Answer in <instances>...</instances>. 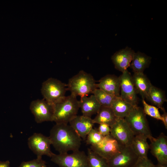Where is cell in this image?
<instances>
[{"mask_svg":"<svg viewBox=\"0 0 167 167\" xmlns=\"http://www.w3.org/2000/svg\"><path fill=\"white\" fill-rule=\"evenodd\" d=\"M119 78L120 97L133 106H137V93L131 73L127 70L122 73Z\"/></svg>","mask_w":167,"mask_h":167,"instance_id":"obj_10","label":"cell"},{"mask_svg":"<svg viewBox=\"0 0 167 167\" xmlns=\"http://www.w3.org/2000/svg\"><path fill=\"white\" fill-rule=\"evenodd\" d=\"M46 167H47V166Z\"/></svg>","mask_w":167,"mask_h":167,"instance_id":"obj_34","label":"cell"},{"mask_svg":"<svg viewBox=\"0 0 167 167\" xmlns=\"http://www.w3.org/2000/svg\"><path fill=\"white\" fill-rule=\"evenodd\" d=\"M143 110L146 115H148L158 120L163 122V119L159 110V108L147 104L144 100L143 99Z\"/></svg>","mask_w":167,"mask_h":167,"instance_id":"obj_26","label":"cell"},{"mask_svg":"<svg viewBox=\"0 0 167 167\" xmlns=\"http://www.w3.org/2000/svg\"><path fill=\"white\" fill-rule=\"evenodd\" d=\"M96 87L109 95L120 96L119 78L114 75H107L102 77L96 84Z\"/></svg>","mask_w":167,"mask_h":167,"instance_id":"obj_15","label":"cell"},{"mask_svg":"<svg viewBox=\"0 0 167 167\" xmlns=\"http://www.w3.org/2000/svg\"><path fill=\"white\" fill-rule=\"evenodd\" d=\"M110 135L124 146L131 145L135 136L124 118H118L110 127Z\"/></svg>","mask_w":167,"mask_h":167,"instance_id":"obj_9","label":"cell"},{"mask_svg":"<svg viewBox=\"0 0 167 167\" xmlns=\"http://www.w3.org/2000/svg\"><path fill=\"white\" fill-rule=\"evenodd\" d=\"M124 119L135 135H142L147 137L149 140L153 137L146 115L142 108L138 106H134Z\"/></svg>","mask_w":167,"mask_h":167,"instance_id":"obj_4","label":"cell"},{"mask_svg":"<svg viewBox=\"0 0 167 167\" xmlns=\"http://www.w3.org/2000/svg\"><path fill=\"white\" fill-rule=\"evenodd\" d=\"M135 52L127 47L115 53L111 59L115 68L122 73L130 66Z\"/></svg>","mask_w":167,"mask_h":167,"instance_id":"obj_16","label":"cell"},{"mask_svg":"<svg viewBox=\"0 0 167 167\" xmlns=\"http://www.w3.org/2000/svg\"><path fill=\"white\" fill-rule=\"evenodd\" d=\"M148 138L142 135H135L131 144L135 152L139 157H147L149 145L147 141Z\"/></svg>","mask_w":167,"mask_h":167,"instance_id":"obj_22","label":"cell"},{"mask_svg":"<svg viewBox=\"0 0 167 167\" xmlns=\"http://www.w3.org/2000/svg\"><path fill=\"white\" fill-rule=\"evenodd\" d=\"M67 91V84L52 78L43 83L41 89L43 99L53 105L62 100Z\"/></svg>","mask_w":167,"mask_h":167,"instance_id":"obj_5","label":"cell"},{"mask_svg":"<svg viewBox=\"0 0 167 167\" xmlns=\"http://www.w3.org/2000/svg\"><path fill=\"white\" fill-rule=\"evenodd\" d=\"M151 58L145 54L138 51L135 53L130 65L134 73L143 72L151 63Z\"/></svg>","mask_w":167,"mask_h":167,"instance_id":"obj_21","label":"cell"},{"mask_svg":"<svg viewBox=\"0 0 167 167\" xmlns=\"http://www.w3.org/2000/svg\"><path fill=\"white\" fill-rule=\"evenodd\" d=\"M30 109L37 123L53 121L54 105L49 103L44 99L32 101Z\"/></svg>","mask_w":167,"mask_h":167,"instance_id":"obj_8","label":"cell"},{"mask_svg":"<svg viewBox=\"0 0 167 167\" xmlns=\"http://www.w3.org/2000/svg\"><path fill=\"white\" fill-rule=\"evenodd\" d=\"M134 106L122 98L116 97L113 101L112 108L115 115L118 118H124L131 112Z\"/></svg>","mask_w":167,"mask_h":167,"instance_id":"obj_19","label":"cell"},{"mask_svg":"<svg viewBox=\"0 0 167 167\" xmlns=\"http://www.w3.org/2000/svg\"><path fill=\"white\" fill-rule=\"evenodd\" d=\"M51 142L49 137L41 133H35L28 139L29 148L37 156V157H42L46 155L51 157L54 153L50 149Z\"/></svg>","mask_w":167,"mask_h":167,"instance_id":"obj_12","label":"cell"},{"mask_svg":"<svg viewBox=\"0 0 167 167\" xmlns=\"http://www.w3.org/2000/svg\"><path fill=\"white\" fill-rule=\"evenodd\" d=\"M155 167H167V164H163L158 162Z\"/></svg>","mask_w":167,"mask_h":167,"instance_id":"obj_33","label":"cell"},{"mask_svg":"<svg viewBox=\"0 0 167 167\" xmlns=\"http://www.w3.org/2000/svg\"><path fill=\"white\" fill-rule=\"evenodd\" d=\"M49 137L59 153L79 150L81 144V138L68 124L56 123L51 129Z\"/></svg>","mask_w":167,"mask_h":167,"instance_id":"obj_1","label":"cell"},{"mask_svg":"<svg viewBox=\"0 0 167 167\" xmlns=\"http://www.w3.org/2000/svg\"><path fill=\"white\" fill-rule=\"evenodd\" d=\"M149 149L158 162L167 164V137L163 133L150 140Z\"/></svg>","mask_w":167,"mask_h":167,"instance_id":"obj_13","label":"cell"},{"mask_svg":"<svg viewBox=\"0 0 167 167\" xmlns=\"http://www.w3.org/2000/svg\"><path fill=\"white\" fill-rule=\"evenodd\" d=\"M45 162L42 157H37L32 160L23 162L19 167H46Z\"/></svg>","mask_w":167,"mask_h":167,"instance_id":"obj_28","label":"cell"},{"mask_svg":"<svg viewBox=\"0 0 167 167\" xmlns=\"http://www.w3.org/2000/svg\"><path fill=\"white\" fill-rule=\"evenodd\" d=\"M104 137L99 133L97 129L93 128L88 134L86 142L87 144L94 146L100 143Z\"/></svg>","mask_w":167,"mask_h":167,"instance_id":"obj_27","label":"cell"},{"mask_svg":"<svg viewBox=\"0 0 167 167\" xmlns=\"http://www.w3.org/2000/svg\"><path fill=\"white\" fill-rule=\"evenodd\" d=\"M139 158L130 145L124 146L119 152L107 161L109 167H133Z\"/></svg>","mask_w":167,"mask_h":167,"instance_id":"obj_11","label":"cell"},{"mask_svg":"<svg viewBox=\"0 0 167 167\" xmlns=\"http://www.w3.org/2000/svg\"><path fill=\"white\" fill-rule=\"evenodd\" d=\"M87 156L89 167H109L107 160L91 148L88 149Z\"/></svg>","mask_w":167,"mask_h":167,"instance_id":"obj_24","label":"cell"},{"mask_svg":"<svg viewBox=\"0 0 167 167\" xmlns=\"http://www.w3.org/2000/svg\"><path fill=\"white\" fill-rule=\"evenodd\" d=\"M147 100L155 106L161 110L163 105L167 99L164 92L161 89L152 85Z\"/></svg>","mask_w":167,"mask_h":167,"instance_id":"obj_23","label":"cell"},{"mask_svg":"<svg viewBox=\"0 0 167 167\" xmlns=\"http://www.w3.org/2000/svg\"><path fill=\"white\" fill-rule=\"evenodd\" d=\"M51 160L59 167H89L87 155L79 150L71 154L54 153Z\"/></svg>","mask_w":167,"mask_h":167,"instance_id":"obj_6","label":"cell"},{"mask_svg":"<svg viewBox=\"0 0 167 167\" xmlns=\"http://www.w3.org/2000/svg\"><path fill=\"white\" fill-rule=\"evenodd\" d=\"M0 167H10L9 161H0Z\"/></svg>","mask_w":167,"mask_h":167,"instance_id":"obj_32","label":"cell"},{"mask_svg":"<svg viewBox=\"0 0 167 167\" xmlns=\"http://www.w3.org/2000/svg\"><path fill=\"white\" fill-rule=\"evenodd\" d=\"M124 146L109 135L104 136L98 144L91 146V149L107 160L119 152Z\"/></svg>","mask_w":167,"mask_h":167,"instance_id":"obj_7","label":"cell"},{"mask_svg":"<svg viewBox=\"0 0 167 167\" xmlns=\"http://www.w3.org/2000/svg\"><path fill=\"white\" fill-rule=\"evenodd\" d=\"M118 118L111 107L101 106L93 120L94 124L105 123L111 127Z\"/></svg>","mask_w":167,"mask_h":167,"instance_id":"obj_20","label":"cell"},{"mask_svg":"<svg viewBox=\"0 0 167 167\" xmlns=\"http://www.w3.org/2000/svg\"><path fill=\"white\" fill-rule=\"evenodd\" d=\"M133 81L137 94H139L143 99H147L152 85L143 72L134 73Z\"/></svg>","mask_w":167,"mask_h":167,"instance_id":"obj_17","label":"cell"},{"mask_svg":"<svg viewBox=\"0 0 167 167\" xmlns=\"http://www.w3.org/2000/svg\"><path fill=\"white\" fill-rule=\"evenodd\" d=\"M53 121L56 123L68 124L77 115L79 108L77 96L71 94L54 105Z\"/></svg>","mask_w":167,"mask_h":167,"instance_id":"obj_2","label":"cell"},{"mask_svg":"<svg viewBox=\"0 0 167 167\" xmlns=\"http://www.w3.org/2000/svg\"><path fill=\"white\" fill-rule=\"evenodd\" d=\"M163 112V114H162L161 116L163 119V123L165 128L167 129V113L163 107L162 109Z\"/></svg>","mask_w":167,"mask_h":167,"instance_id":"obj_31","label":"cell"},{"mask_svg":"<svg viewBox=\"0 0 167 167\" xmlns=\"http://www.w3.org/2000/svg\"><path fill=\"white\" fill-rule=\"evenodd\" d=\"M155 165L148 157H139L133 167H155Z\"/></svg>","mask_w":167,"mask_h":167,"instance_id":"obj_29","label":"cell"},{"mask_svg":"<svg viewBox=\"0 0 167 167\" xmlns=\"http://www.w3.org/2000/svg\"><path fill=\"white\" fill-rule=\"evenodd\" d=\"M92 94L101 106L111 107L112 103L116 96L109 95L101 89L96 88Z\"/></svg>","mask_w":167,"mask_h":167,"instance_id":"obj_25","label":"cell"},{"mask_svg":"<svg viewBox=\"0 0 167 167\" xmlns=\"http://www.w3.org/2000/svg\"><path fill=\"white\" fill-rule=\"evenodd\" d=\"M79 104L82 115L91 118L93 115L97 113L101 107L93 94L89 97L84 96L80 97Z\"/></svg>","mask_w":167,"mask_h":167,"instance_id":"obj_18","label":"cell"},{"mask_svg":"<svg viewBox=\"0 0 167 167\" xmlns=\"http://www.w3.org/2000/svg\"><path fill=\"white\" fill-rule=\"evenodd\" d=\"M97 129L99 133L104 136L110 135V127L108 124L105 123L99 124Z\"/></svg>","mask_w":167,"mask_h":167,"instance_id":"obj_30","label":"cell"},{"mask_svg":"<svg viewBox=\"0 0 167 167\" xmlns=\"http://www.w3.org/2000/svg\"><path fill=\"white\" fill-rule=\"evenodd\" d=\"M67 87V91H70L71 94L80 97L92 93L96 88L93 76L83 70L69 79Z\"/></svg>","mask_w":167,"mask_h":167,"instance_id":"obj_3","label":"cell"},{"mask_svg":"<svg viewBox=\"0 0 167 167\" xmlns=\"http://www.w3.org/2000/svg\"><path fill=\"white\" fill-rule=\"evenodd\" d=\"M81 139L85 140L87 136L94 125L93 119L84 115H77L69 122Z\"/></svg>","mask_w":167,"mask_h":167,"instance_id":"obj_14","label":"cell"}]
</instances>
